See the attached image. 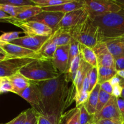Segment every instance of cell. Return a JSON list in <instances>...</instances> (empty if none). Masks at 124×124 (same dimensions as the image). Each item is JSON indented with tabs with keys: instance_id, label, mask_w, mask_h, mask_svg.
<instances>
[{
	"instance_id": "cell-1",
	"label": "cell",
	"mask_w": 124,
	"mask_h": 124,
	"mask_svg": "<svg viewBox=\"0 0 124 124\" xmlns=\"http://www.w3.org/2000/svg\"><path fill=\"white\" fill-rule=\"evenodd\" d=\"M35 82L41 92L45 116L58 124L64 110L71 105L65 74L52 79Z\"/></svg>"
},
{
	"instance_id": "cell-2",
	"label": "cell",
	"mask_w": 124,
	"mask_h": 124,
	"mask_svg": "<svg viewBox=\"0 0 124 124\" xmlns=\"http://www.w3.org/2000/svg\"><path fill=\"white\" fill-rule=\"evenodd\" d=\"M99 27L104 40L124 37V9L97 16L92 19Z\"/></svg>"
},
{
	"instance_id": "cell-3",
	"label": "cell",
	"mask_w": 124,
	"mask_h": 124,
	"mask_svg": "<svg viewBox=\"0 0 124 124\" xmlns=\"http://www.w3.org/2000/svg\"><path fill=\"white\" fill-rule=\"evenodd\" d=\"M29 81L39 82L58 78L59 73L52 59H35L23 67L19 71Z\"/></svg>"
},
{
	"instance_id": "cell-4",
	"label": "cell",
	"mask_w": 124,
	"mask_h": 124,
	"mask_svg": "<svg viewBox=\"0 0 124 124\" xmlns=\"http://www.w3.org/2000/svg\"><path fill=\"white\" fill-rule=\"evenodd\" d=\"M67 30L73 39L81 44L92 48L104 40L99 27L95 25L90 18L82 24Z\"/></svg>"
},
{
	"instance_id": "cell-5",
	"label": "cell",
	"mask_w": 124,
	"mask_h": 124,
	"mask_svg": "<svg viewBox=\"0 0 124 124\" xmlns=\"http://www.w3.org/2000/svg\"><path fill=\"white\" fill-rule=\"evenodd\" d=\"M83 2L84 8L91 19L108 13L117 12L122 9L114 0H83Z\"/></svg>"
},
{
	"instance_id": "cell-6",
	"label": "cell",
	"mask_w": 124,
	"mask_h": 124,
	"mask_svg": "<svg viewBox=\"0 0 124 124\" xmlns=\"http://www.w3.org/2000/svg\"><path fill=\"white\" fill-rule=\"evenodd\" d=\"M1 22L10 23L20 28L23 32L28 36H50L53 33L51 28L39 22L18 20L12 17L1 20Z\"/></svg>"
},
{
	"instance_id": "cell-7",
	"label": "cell",
	"mask_w": 124,
	"mask_h": 124,
	"mask_svg": "<svg viewBox=\"0 0 124 124\" xmlns=\"http://www.w3.org/2000/svg\"><path fill=\"white\" fill-rule=\"evenodd\" d=\"M18 95L25 99L29 104H30L31 108L38 115L45 116L44 108L42 104L41 92L35 82L31 81L30 86Z\"/></svg>"
},
{
	"instance_id": "cell-8",
	"label": "cell",
	"mask_w": 124,
	"mask_h": 124,
	"mask_svg": "<svg viewBox=\"0 0 124 124\" xmlns=\"http://www.w3.org/2000/svg\"><path fill=\"white\" fill-rule=\"evenodd\" d=\"M35 59L33 58H9L0 61V78L10 77Z\"/></svg>"
},
{
	"instance_id": "cell-9",
	"label": "cell",
	"mask_w": 124,
	"mask_h": 124,
	"mask_svg": "<svg viewBox=\"0 0 124 124\" xmlns=\"http://www.w3.org/2000/svg\"><path fill=\"white\" fill-rule=\"evenodd\" d=\"M116 97L111 96L107 104L98 114L94 115V122H97L99 120L107 119H111L118 124H122V118L117 105Z\"/></svg>"
},
{
	"instance_id": "cell-10",
	"label": "cell",
	"mask_w": 124,
	"mask_h": 124,
	"mask_svg": "<svg viewBox=\"0 0 124 124\" xmlns=\"http://www.w3.org/2000/svg\"><path fill=\"white\" fill-rule=\"evenodd\" d=\"M0 47L11 58H33L42 59L38 52L30 50L27 48L8 42H0Z\"/></svg>"
},
{
	"instance_id": "cell-11",
	"label": "cell",
	"mask_w": 124,
	"mask_h": 124,
	"mask_svg": "<svg viewBox=\"0 0 124 124\" xmlns=\"http://www.w3.org/2000/svg\"><path fill=\"white\" fill-rule=\"evenodd\" d=\"M88 18V13L84 8L67 13L58 25V29H71L84 23Z\"/></svg>"
},
{
	"instance_id": "cell-12",
	"label": "cell",
	"mask_w": 124,
	"mask_h": 124,
	"mask_svg": "<svg viewBox=\"0 0 124 124\" xmlns=\"http://www.w3.org/2000/svg\"><path fill=\"white\" fill-rule=\"evenodd\" d=\"M65 13L58 12L43 11L39 14L27 21H36L45 24L52 29L53 32L58 29V25L61 21Z\"/></svg>"
},
{
	"instance_id": "cell-13",
	"label": "cell",
	"mask_w": 124,
	"mask_h": 124,
	"mask_svg": "<svg viewBox=\"0 0 124 124\" xmlns=\"http://www.w3.org/2000/svg\"><path fill=\"white\" fill-rule=\"evenodd\" d=\"M50 36H26L19 37L10 43L21 46L30 50L38 52Z\"/></svg>"
},
{
	"instance_id": "cell-14",
	"label": "cell",
	"mask_w": 124,
	"mask_h": 124,
	"mask_svg": "<svg viewBox=\"0 0 124 124\" xmlns=\"http://www.w3.org/2000/svg\"><path fill=\"white\" fill-rule=\"evenodd\" d=\"M93 50L96 56L98 67H105L115 69V58L105 42L103 41L99 42Z\"/></svg>"
},
{
	"instance_id": "cell-15",
	"label": "cell",
	"mask_w": 124,
	"mask_h": 124,
	"mask_svg": "<svg viewBox=\"0 0 124 124\" xmlns=\"http://www.w3.org/2000/svg\"><path fill=\"white\" fill-rule=\"evenodd\" d=\"M70 44L59 46L52 58V62L59 73L65 74L68 70Z\"/></svg>"
},
{
	"instance_id": "cell-16",
	"label": "cell",
	"mask_w": 124,
	"mask_h": 124,
	"mask_svg": "<svg viewBox=\"0 0 124 124\" xmlns=\"http://www.w3.org/2000/svg\"><path fill=\"white\" fill-rule=\"evenodd\" d=\"M83 8H84L83 0H70L69 2L63 4L53 6V7H42V8L43 11L62 12L65 14L67 13Z\"/></svg>"
},
{
	"instance_id": "cell-17",
	"label": "cell",
	"mask_w": 124,
	"mask_h": 124,
	"mask_svg": "<svg viewBox=\"0 0 124 124\" xmlns=\"http://www.w3.org/2000/svg\"><path fill=\"white\" fill-rule=\"evenodd\" d=\"M13 88V93L19 94L30 86L31 81L19 72L8 78Z\"/></svg>"
},
{
	"instance_id": "cell-18",
	"label": "cell",
	"mask_w": 124,
	"mask_h": 124,
	"mask_svg": "<svg viewBox=\"0 0 124 124\" xmlns=\"http://www.w3.org/2000/svg\"><path fill=\"white\" fill-rule=\"evenodd\" d=\"M103 42L106 44L115 59L124 56V37L106 40Z\"/></svg>"
},
{
	"instance_id": "cell-19",
	"label": "cell",
	"mask_w": 124,
	"mask_h": 124,
	"mask_svg": "<svg viewBox=\"0 0 124 124\" xmlns=\"http://www.w3.org/2000/svg\"><path fill=\"white\" fill-rule=\"evenodd\" d=\"M71 36L67 29L59 28L52 33L49 39L58 47L70 44Z\"/></svg>"
},
{
	"instance_id": "cell-20",
	"label": "cell",
	"mask_w": 124,
	"mask_h": 124,
	"mask_svg": "<svg viewBox=\"0 0 124 124\" xmlns=\"http://www.w3.org/2000/svg\"><path fill=\"white\" fill-rule=\"evenodd\" d=\"M92 68V67L90 65L85 62L81 58L80 66L79 68L77 75H76V79H75L73 83H72L76 87V92H79L81 90L85 78L87 76L90 70H91Z\"/></svg>"
},
{
	"instance_id": "cell-21",
	"label": "cell",
	"mask_w": 124,
	"mask_h": 124,
	"mask_svg": "<svg viewBox=\"0 0 124 124\" xmlns=\"http://www.w3.org/2000/svg\"><path fill=\"white\" fill-rule=\"evenodd\" d=\"M100 90L101 85L99 84H98L92 90V92L90 93L88 99L84 104L86 110L91 115L94 116L96 113V107L98 105V98H99Z\"/></svg>"
},
{
	"instance_id": "cell-22",
	"label": "cell",
	"mask_w": 124,
	"mask_h": 124,
	"mask_svg": "<svg viewBox=\"0 0 124 124\" xmlns=\"http://www.w3.org/2000/svg\"><path fill=\"white\" fill-rule=\"evenodd\" d=\"M79 52L82 59L93 67H98L96 56L93 48L79 44Z\"/></svg>"
},
{
	"instance_id": "cell-23",
	"label": "cell",
	"mask_w": 124,
	"mask_h": 124,
	"mask_svg": "<svg viewBox=\"0 0 124 124\" xmlns=\"http://www.w3.org/2000/svg\"><path fill=\"white\" fill-rule=\"evenodd\" d=\"M58 124H80L79 109L78 107L73 108L61 116Z\"/></svg>"
},
{
	"instance_id": "cell-24",
	"label": "cell",
	"mask_w": 124,
	"mask_h": 124,
	"mask_svg": "<svg viewBox=\"0 0 124 124\" xmlns=\"http://www.w3.org/2000/svg\"><path fill=\"white\" fill-rule=\"evenodd\" d=\"M57 47L58 46L55 44L48 39L38 52L42 59H52L56 50Z\"/></svg>"
},
{
	"instance_id": "cell-25",
	"label": "cell",
	"mask_w": 124,
	"mask_h": 124,
	"mask_svg": "<svg viewBox=\"0 0 124 124\" xmlns=\"http://www.w3.org/2000/svg\"><path fill=\"white\" fill-rule=\"evenodd\" d=\"M117 75V70L113 68L100 67H98V84H101L109 81Z\"/></svg>"
},
{
	"instance_id": "cell-26",
	"label": "cell",
	"mask_w": 124,
	"mask_h": 124,
	"mask_svg": "<svg viewBox=\"0 0 124 124\" xmlns=\"http://www.w3.org/2000/svg\"><path fill=\"white\" fill-rule=\"evenodd\" d=\"M42 12H43L42 8L35 5V6H30L29 8H27L25 10H24V12H21L19 15H18L14 17L13 18L15 19H18V20L27 21L30 19V18H33V17L39 14Z\"/></svg>"
},
{
	"instance_id": "cell-27",
	"label": "cell",
	"mask_w": 124,
	"mask_h": 124,
	"mask_svg": "<svg viewBox=\"0 0 124 124\" xmlns=\"http://www.w3.org/2000/svg\"><path fill=\"white\" fill-rule=\"evenodd\" d=\"M81 58L80 54L76 58H75L72 62L71 63L67 71L65 73V77L68 82H71L73 83L76 79V75L78 71L79 68L80 66V62H81Z\"/></svg>"
},
{
	"instance_id": "cell-28",
	"label": "cell",
	"mask_w": 124,
	"mask_h": 124,
	"mask_svg": "<svg viewBox=\"0 0 124 124\" xmlns=\"http://www.w3.org/2000/svg\"><path fill=\"white\" fill-rule=\"evenodd\" d=\"M30 6H12L8 5L0 4V9L8 14L10 17L14 18L18 15L24 12Z\"/></svg>"
},
{
	"instance_id": "cell-29",
	"label": "cell",
	"mask_w": 124,
	"mask_h": 124,
	"mask_svg": "<svg viewBox=\"0 0 124 124\" xmlns=\"http://www.w3.org/2000/svg\"><path fill=\"white\" fill-rule=\"evenodd\" d=\"M80 54L79 52V43L71 38L70 43V48H69V64H68V69L70 65L73 61L75 58Z\"/></svg>"
},
{
	"instance_id": "cell-30",
	"label": "cell",
	"mask_w": 124,
	"mask_h": 124,
	"mask_svg": "<svg viewBox=\"0 0 124 124\" xmlns=\"http://www.w3.org/2000/svg\"><path fill=\"white\" fill-rule=\"evenodd\" d=\"M70 0H32L36 6L41 7H53L69 2Z\"/></svg>"
},
{
	"instance_id": "cell-31",
	"label": "cell",
	"mask_w": 124,
	"mask_h": 124,
	"mask_svg": "<svg viewBox=\"0 0 124 124\" xmlns=\"http://www.w3.org/2000/svg\"><path fill=\"white\" fill-rule=\"evenodd\" d=\"M78 107L79 109L80 124H87L94 122V116L89 114L84 104L80 105Z\"/></svg>"
},
{
	"instance_id": "cell-32",
	"label": "cell",
	"mask_w": 124,
	"mask_h": 124,
	"mask_svg": "<svg viewBox=\"0 0 124 124\" xmlns=\"http://www.w3.org/2000/svg\"><path fill=\"white\" fill-rule=\"evenodd\" d=\"M111 96H112L111 95L108 94L106 92L101 90L100 92H99V98H98V105H97L96 107V114L99 113L101 111L102 109L104 107V106L107 104L109 100L111 99Z\"/></svg>"
},
{
	"instance_id": "cell-33",
	"label": "cell",
	"mask_w": 124,
	"mask_h": 124,
	"mask_svg": "<svg viewBox=\"0 0 124 124\" xmlns=\"http://www.w3.org/2000/svg\"><path fill=\"white\" fill-rule=\"evenodd\" d=\"M0 4L19 6V7L35 6L32 0H0Z\"/></svg>"
},
{
	"instance_id": "cell-34",
	"label": "cell",
	"mask_w": 124,
	"mask_h": 124,
	"mask_svg": "<svg viewBox=\"0 0 124 124\" xmlns=\"http://www.w3.org/2000/svg\"><path fill=\"white\" fill-rule=\"evenodd\" d=\"M88 76L90 83L89 92L90 93L94 87L98 84V67H92L88 73Z\"/></svg>"
},
{
	"instance_id": "cell-35",
	"label": "cell",
	"mask_w": 124,
	"mask_h": 124,
	"mask_svg": "<svg viewBox=\"0 0 124 124\" xmlns=\"http://www.w3.org/2000/svg\"><path fill=\"white\" fill-rule=\"evenodd\" d=\"M23 31H10L4 32L0 35V42H11L19 38V35L23 33Z\"/></svg>"
},
{
	"instance_id": "cell-36",
	"label": "cell",
	"mask_w": 124,
	"mask_h": 124,
	"mask_svg": "<svg viewBox=\"0 0 124 124\" xmlns=\"http://www.w3.org/2000/svg\"><path fill=\"white\" fill-rule=\"evenodd\" d=\"M26 118L24 124H38V114L32 108H29L25 111Z\"/></svg>"
},
{
	"instance_id": "cell-37",
	"label": "cell",
	"mask_w": 124,
	"mask_h": 124,
	"mask_svg": "<svg viewBox=\"0 0 124 124\" xmlns=\"http://www.w3.org/2000/svg\"><path fill=\"white\" fill-rule=\"evenodd\" d=\"M89 94L90 92H84L82 90H81L79 92H76L75 98V101L76 104V107H79L82 104H84L88 99Z\"/></svg>"
},
{
	"instance_id": "cell-38",
	"label": "cell",
	"mask_w": 124,
	"mask_h": 124,
	"mask_svg": "<svg viewBox=\"0 0 124 124\" xmlns=\"http://www.w3.org/2000/svg\"><path fill=\"white\" fill-rule=\"evenodd\" d=\"M13 88L12 83L8 79V78H2V81L0 84V93H7V92H12L13 93Z\"/></svg>"
},
{
	"instance_id": "cell-39",
	"label": "cell",
	"mask_w": 124,
	"mask_h": 124,
	"mask_svg": "<svg viewBox=\"0 0 124 124\" xmlns=\"http://www.w3.org/2000/svg\"><path fill=\"white\" fill-rule=\"evenodd\" d=\"M25 118H26V113H25V111H24L21 113L18 116L15 117L12 121L5 124H24Z\"/></svg>"
},
{
	"instance_id": "cell-40",
	"label": "cell",
	"mask_w": 124,
	"mask_h": 124,
	"mask_svg": "<svg viewBox=\"0 0 124 124\" xmlns=\"http://www.w3.org/2000/svg\"><path fill=\"white\" fill-rule=\"evenodd\" d=\"M100 85H101V90H102L106 92V93H108V94L112 96L113 88V87L111 85V84L110 83L109 81H107V82H104V83L100 84Z\"/></svg>"
},
{
	"instance_id": "cell-41",
	"label": "cell",
	"mask_w": 124,
	"mask_h": 124,
	"mask_svg": "<svg viewBox=\"0 0 124 124\" xmlns=\"http://www.w3.org/2000/svg\"><path fill=\"white\" fill-rule=\"evenodd\" d=\"M109 82H110V83L111 84L113 87H115L116 85H119L123 86L124 85V80L122 78H121L120 76H119L117 75H116V76L112 78L109 81Z\"/></svg>"
},
{
	"instance_id": "cell-42",
	"label": "cell",
	"mask_w": 124,
	"mask_h": 124,
	"mask_svg": "<svg viewBox=\"0 0 124 124\" xmlns=\"http://www.w3.org/2000/svg\"><path fill=\"white\" fill-rule=\"evenodd\" d=\"M38 124H56L48 117L42 115H38Z\"/></svg>"
},
{
	"instance_id": "cell-43",
	"label": "cell",
	"mask_w": 124,
	"mask_h": 124,
	"mask_svg": "<svg viewBox=\"0 0 124 124\" xmlns=\"http://www.w3.org/2000/svg\"><path fill=\"white\" fill-rule=\"evenodd\" d=\"M117 105H118L119 110L121 114V118H122V124H124V99L121 98L117 99Z\"/></svg>"
},
{
	"instance_id": "cell-44",
	"label": "cell",
	"mask_w": 124,
	"mask_h": 124,
	"mask_svg": "<svg viewBox=\"0 0 124 124\" xmlns=\"http://www.w3.org/2000/svg\"><path fill=\"white\" fill-rule=\"evenodd\" d=\"M115 69L117 71L124 70V56L115 59Z\"/></svg>"
},
{
	"instance_id": "cell-45",
	"label": "cell",
	"mask_w": 124,
	"mask_h": 124,
	"mask_svg": "<svg viewBox=\"0 0 124 124\" xmlns=\"http://www.w3.org/2000/svg\"><path fill=\"white\" fill-rule=\"evenodd\" d=\"M122 89H123V87L122 85H120L113 87L112 93L113 96L116 97V98H121V95H122Z\"/></svg>"
},
{
	"instance_id": "cell-46",
	"label": "cell",
	"mask_w": 124,
	"mask_h": 124,
	"mask_svg": "<svg viewBox=\"0 0 124 124\" xmlns=\"http://www.w3.org/2000/svg\"><path fill=\"white\" fill-rule=\"evenodd\" d=\"M98 124H118L115 122L114 121L111 119H100L97 122Z\"/></svg>"
},
{
	"instance_id": "cell-47",
	"label": "cell",
	"mask_w": 124,
	"mask_h": 124,
	"mask_svg": "<svg viewBox=\"0 0 124 124\" xmlns=\"http://www.w3.org/2000/svg\"><path fill=\"white\" fill-rule=\"evenodd\" d=\"M10 16L8 14H7L6 13H5L2 10L0 9V21L1 20H3V19H7V18H10Z\"/></svg>"
},
{
	"instance_id": "cell-48",
	"label": "cell",
	"mask_w": 124,
	"mask_h": 124,
	"mask_svg": "<svg viewBox=\"0 0 124 124\" xmlns=\"http://www.w3.org/2000/svg\"><path fill=\"white\" fill-rule=\"evenodd\" d=\"M9 58H11L8 56L5 52H0V61H2L5 60V59H9Z\"/></svg>"
},
{
	"instance_id": "cell-49",
	"label": "cell",
	"mask_w": 124,
	"mask_h": 124,
	"mask_svg": "<svg viewBox=\"0 0 124 124\" xmlns=\"http://www.w3.org/2000/svg\"><path fill=\"white\" fill-rule=\"evenodd\" d=\"M118 5H119L121 8L124 9V0H114Z\"/></svg>"
},
{
	"instance_id": "cell-50",
	"label": "cell",
	"mask_w": 124,
	"mask_h": 124,
	"mask_svg": "<svg viewBox=\"0 0 124 124\" xmlns=\"http://www.w3.org/2000/svg\"><path fill=\"white\" fill-rule=\"evenodd\" d=\"M117 75L124 80V70L117 71Z\"/></svg>"
},
{
	"instance_id": "cell-51",
	"label": "cell",
	"mask_w": 124,
	"mask_h": 124,
	"mask_svg": "<svg viewBox=\"0 0 124 124\" xmlns=\"http://www.w3.org/2000/svg\"><path fill=\"white\" fill-rule=\"evenodd\" d=\"M122 87H123V89H122V95H121V98H122V99H124V85L123 86H122Z\"/></svg>"
},
{
	"instance_id": "cell-52",
	"label": "cell",
	"mask_w": 124,
	"mask_h": 124,
	"mask_svg": "<svg viewBox=\"0 0 124 124\" xmlns=\"http://www.w3.org/2000/svg\"><path fill=\"white\" fill-rule=\"evenodd\" d=\"M87 124H97V122H90V123H88Z\"/></svg>"
},
{
	"instance_id": "cell-53",
	"label": "cell",
	"mask_w": 124,
	"mask_h": 124,
	"mask_svg": "<svg viewBox=\"0 0 124 124\" xmlns=\"http://www.w3.org/2000/svg\"><path fill=\"white\" fill-rule=\"evenodd\" d=\"M0 52H4V51H3V50H2V48H1V47H0Z\"/></svg>"
},
{
	"instance_id": "cell-54",
	"label": "cell",
	"mask_w": 124,
	"mask_h": 124,
	"mask_svg": "<svg viewBox=\"0 0 124 124\" xmlns=\"http://www.w3.org/2000/svg\"><path fill=\"white\" fill-rule=\"evenodd\" d=\"M1 81H2V78H0V84H1Z\"/></svg>"
},
{
	"instance_id": "cell-55",
	"label": "cell",
	"mask_w": 124,
	"mask_h": 124,
	"mask_svg": "<svg viewBox=\"0 0 124 124\" xmlns=\"http://www.w3.org/2000/svg\"></svg>"
},
{
	"instance_id": "cell-56",
	"label": "cell",
	"mask_w": 124,
	"mask_h": 124,
	"mask_svg": "<svg viewBox=\"0 0 124 124\" xmlns=\"http://www.w3.org/2000/svg\"><path fill=\"white\" fill-rule=\"evenodd\" d=\"M0 94H1V93H0Z\"/></svg>"
},
{
	"instance_id": "cell-57",
	"label": "cell",
	"mask_w": 124,
	"mask_h": 124,
	"mask_svg": "<svg viewBox=\"0 0 124 124\" xmlns=\"http://www.w3.org/2000/svg\"></svg>"
}]
</instances>
